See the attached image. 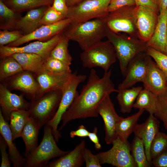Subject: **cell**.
Wrapping results in <instances>:
<instances>
[{"mask_svg": "<svg viewBox=\"0 0 167 167\" xmlns=\"http://www.w3.org/2000/svg\"><path fill=\"white\" fill-rule=\"evenodd\" d=\"M112 70L105 72L100 78L95 70L91 69L87 83L63 115L59 131L73 120L98 116L97 108L101 102L108 95L118 92L111 79Z\"/></svg>", "mask_w": 167, "mask_h": 167, "instance_id": "obj_1", "label": "cell"}, {"mask_svg": "<svg viewBox=\"0 0 167 167\" xmlns=\"http://www.w3.org/2000/svg\"><path fill=\"white\" fill-rule=\"evenodd\" d=\"M107 27L101 18L70 24L62 33L70 41L76 42L84 50L105 37Z\"/></svg>", "mask_w": 167, "mask_h": 167, "instance_id": "obj_2", "label": "cell"}, {"mask_svg": "<svg viewBox=\"0 0 167 167\" xmlns=\"http://www.w3.org/2000/svg\"><path fill=\"white\" fill-rule=\"evenodd\" d=\"M105 36L114 47L121 73L125 77L129 63L136 54L146 51L148 46L137 37L114 32L107 27Z\"/></svg>", "mask_w": 167, "mask_h": 167, "instance_id": "obj_3", "label": "cell"}, {"mask_svg": "<svg viewBox=\"0 0 167 167\" xmlns=\"http://www.w3.org/2000/svg\"><path fill=\"white\" fill-rule=\"evenodd\" d=\"M44 126L41 142L32 152L25 157L26 161L24 167H45L52 159L61 157L70 152L61 149L56 144L51 127L47 124Z\"/></svg>", "mask_w": 167, "mask_h": 167, "instance_id": "obj_4", "label": "cell"}, {"mask_svg": "<svg viewBox=\"0 0 167 167\" xmlns=\"http://www.w3.org/2000/svg\"><path fill=\"white\" fill-rule=\"evenodd\" d=\"M62 90L45 92L30 101L28 110L30 116L41 130L54 116L58 107Z\"/></svg>", "mask_w": 167, "mask_h": 167, "instance_id": "obj_5", "label": "cell"}, {"mask_svg": "<svg viewBox=\"0 0 167 167\" xmlns=\"http://www.w3.org/2000/svg\"><path fill=\"white\" fill-rule=\"evenodd\" d=\"M80 58L84 68L100 67L105 72L109 70L117 58L114 47L108 40L101 41L83 50Z\"/></svg>", "mask_w": 167, "mask_h": 167, "instance_id": "obj_6", "label": "cell"}, {"mask_svg": "<svg viewBox=\"0 0 167 167\" xmlns=\"http://www.w3.org/2000/svg\"><path fill=\"white\" fill-rule=\"evenodd\" d=\"M87 78L84 75L72 73L62 89V94L57 110L53 118L47 124L52 128L53 134L56 141L62 136L58 127L62 116L71 106L78 93L77 89L79 85Z\"/></svg>", "mask_w": 167, "mask_h": 167, "instance_id": "obj_7", "label": "cell"}, {"mask_svg": "<svg viewBox=\"0 0 167 167\" xmlns=\"http://www.w3.org/2000/svg\"><path fill=\"white\" fill-rule=\"evenodd\" d=\"M111 0H84L68 7L66 18L71 20V24L101 18L108 13L107 8Z\"/></svg>", "mask_w": 167, "mask_h": 167, "instance_id": "obj_8", "label": "cell"}, {"mask_svg": "<svg viewBox=\"0 0 167 167\" xmlns=\"http://www.w3.org/2000/svg\"><path fill=\"white\" fill-rule=\"evenodd\" d=\"M124 7L108 13L101 18L107 27L112 31L118 33L123 32L138 37L136 27L137 6Z\"/></svg>", "mask_w": 167, "mask_h": 167, "instance_id": "obj_9", "label": "cell"}, {"mask_svg": "<svg viewBox=\"0 0 167 167\" xmlns=\"http://www.w3.org/2000/svg\"><path fill=\"white\" fill-rule=\"evenodd\" d=\"M112 147L109 150L96 154L101 165L110 164L117 167H137L130 150V144L118 137L112 143Z\"/></svg>", "mask_w": 167, "mask_h": 167, "instance_id": "obj_10", "label": "cell"}, {"mask_svg": "<svg viewBox=\"0 0 167 167\" xmlns=\"http://www.w3.org/2000/svg\"><path fill=\"white\" fill-rule=\"evenodd\" d=\"M1 82L10 91H18L30 101L40 96L39 85L31 72L23 71Z\"/></svg>", "mask_w": 167, "mask_h": 167, "instance_id": "obj_11", "label": "cell"}, {"mask_svg": "<svg viewBox=\"0 0 167 167\" xmlns=\"http://www.w3.org/2000/svg\"><path fill=\"white\" fill-rule=\"evenodd\" d=\"M151 59L146 51L136 54L129 63L125 78L118 85V89L131 88L138 82L143 83Z\"/></svg>", "mask_w": 167, "mask_h": 167, "instance_id": "obj_12", "label": "cell"}, {"mask_svg": "<svg viewBox=\"0 0 167 167\" xmlns=\"http://www.w3.org/2000/svg\"><path fill=\"white\" fill-rule=\"evenodd\" d=\"M62 34L57 35L45 41H36L22 47L0 46V57L10 56L18 53L35 54L44 60L50 56V53L61 39Z\"/></svg>", "mask_w": 167, "mask_h": 167, "instance_id": "obj_13", "label": "cell"}, {"mask_svg": "<svg viewBox=\"0 0 167 167\" xmlns=\"http://www.w3.org/2000/svg\"><path fill=\"white\" fill-rule=\"evenodd\" d=\"M71 23V20L66 18L53 24L42 25L32 32L24 35L17 40L6 46L18 47L34 40L47 41L57 35L62 34Z\"/></svg>", "mask_w": 167, "mask_h": 167, "instance_id": "obj_14", "label": "cell"}, {"mask_svg": "<svg viewBox=\"0 0 167 167\" xmlns=\"http://www.w3.org/2000/svg\"><path fill=\"white\" fill-rule=\"evenodd\" d=\"M97 111L102 118L105 132V140L107 144L112 143L117 138L115 129L119 120L122 117L116 113L110 95H108L99 104Z\"/></svg>", "mask_w": 167, "mask_h": 167, "instance_id": "obj_15", "label": "cell"}, {"mask_svg": "<svg viewBox=\"0 0 167 167\" xmlns=\"http://www.w3.org/2000/svg\"><path fill=\"white\" fill-rule=\"evenodd\" d=\"M158 14L149 8L137 6L136 27L139 39L146 43L152 37L157 23Z\"/></svg>", "mask_w": 167, "mask_h": 167, "instance_id": "obj_16", "label": "cell"}, {"mask_svg": "<svg viewBox=\"0 0 167 167\" xmlns=\"http://www.w3.org/2000/svg\"><path fill=\"white\" fill-rule=\"evenodd\" d=\"M21 94L12 93L4 85L0 84V105L2 115L6 121H9L11 113L17 110H28L30 102L27 101Z\"/></svg>", "mask_w": 167, "mask_h": 167, "instance_id": "obj_17", "label": "cell"}, {"mask_svg": "<svg viewBox=\"0 0 167 167\" xmlns=\"http://www.w3.org/2000/svg\"><path fill=\"white\" fill-rule=\"evenodd\" d=\"M160 122L153 114L149 115L146 121L142 124H137L134 133L136 136L143 142L145 153L148 161L151 163L150 149L151 143L154 138L159 131Z\"/></svg>", "mask_w": 167, "mask_h": 167, "instance_id": "obj_18", "label": "cell"}, {"mask_svg": "<svg viewBox=\"0 0 167 167\" xmlns=\"http://www.w3.org/2000/svg\"><path fill=\"white\" fill-rule=\"evenodd\" d=\"M145 88L157 96L167 93V78L163 72L152 59L143 82Z\"/></svg>", "mask_w": 167, "mask_h": 167, "instance_id": "obj_19", "label": "cell"}, {"mask_svg": "<svg viewBox=\"0 0 167 167\" xmlns=\"http://www.w3.org/2000/svg\"><path fill=\"white\" fill-rule=\"evenodd\" d=\"M72 74H55L44 71L33 74L40 88L39 96L47 92L62 90Z\"/></svg>", "mask_w": 167, "mask_h": 167, "instance_id": "obj_20", "label": "cell"}, {"mask_svg": "<svg viewBox=\"0 0 167 167\" xmlns=\"http://www.w3.org/2000/svg\"><path fill=\"white\" fill-rule=\"evenodd\" d=\"M86 148L82 140L73 150L65 155L49 162L45 167H80L84 162V154Z\"/></svg>", "mask_w": 167, "mask_h": 167, "instance_id": "obj_21", "label": "cell"}, {"mask_svg": "<svg viewBox=\"0 0 167 167\" xmlns=\"http://www.w3.org/2000/svg\"><path fill=\"white\" fill-rule=\"evenodd\" d=\"M159 12L154 33L146 43L148 47L164 54L167 30V10Z\"/></svg>", "mask_w": 167, "mask_h": 167, "instance_id": "obj_22", "label": "cell"}, {"mask_svg": "<svg viewBox=\"0 0 167 167\" xmlns=\"http://www.w3.org/2000/svg\"><path fill=\"white\" fill-rule=\"evenodd\" d=\"M0 133L5 140L9 149L10 160L14 167L24 166L26 161L25 158L21 156L13 142L12 135L9 124L4 119L0 109Z\"/></svg>", "mask_w": 167, "mask_h": 167, "instance_id": "obj_23", "label": "cell"}, {"mask_svg": "<svg viewBox=\"0 0 167 167\" xmlns=\"http://www.w3.org/2000/svg\"><path fill=\"white\" fill-rule=\"evenodd\" d=\"M48 6H43L31 10L18 21L16 30L21 31L24 35L28 34L41 25L40 22Z\"/></svg>", "mask_w": 167, "mask_h": 167, "instance_id": "obj_24", "label": "cell"}, {"mask_svg": "<svg viewBox=\"0 0 167 167\" xmlns=\"http://www.w3.org/2000/svg\"><path fill=\"white\" fill-rule=\"evenodd\" d=\"M15 59L23 70L37 74L43 71L44 60L40 55L32 53H18L11 55Z\"/></svg>", "mask_w": 167, "mask_h": 167, "instance_id": "obj_25", "label": "cell"}, {"mask_svg": "<svg viewBox=\"0 0 167 167\" xmlns=\"http://www.w3.org/2000/svg\"><path fill=\"white\" fill-rule=\"evenodd\" d=\"M40 130L36 123L30 117L20 136L25 145V150L23 156L25 157L32 152L38 146L37 141Z\"/></svg>", "mask_w": 167, "mask_h": 167, "instance_id": "obj_26", "label": "cell"}, {"mask_svg": "<svg viewBox=\"0 0 167 167\" xmlns=\"http://www.w3.org/2000/svg\"><path fill=\"white\" fill-rule=\"evenodd\" d=\"M139 109L136 113L126 118L122 117L117 122L115 129L117 137L124 141H127L130 135L134 132L140 117L144 111Z\"/></svg>", "mask_w": 167, "mask_h": 167, "instance_id": "obj_27", "label": "cell"}, {"mask_svg": "<svg viewBox=\"0 0 167 167\" xmlns=\"http://www.w3.org/2000/svg\"><path fill=\"white\" fill-rule=\"evenodd\" d=\"M142 89V87L137 86L118 89L116 99L121 113H125L131 112L134 103Z\"/></svg>", "mask_w": 167, "mask_h": 167, "instance_id": "obj_28", "label": "cell"}, {"mask_svg": "<svg viewBox=\"0 0 167 167\" xmlns=\"http://www.w3.org/2000/svg\"><path fill=\"white\" fill-rule=\"evenodd\" d=\"M0 0V28L2 30H16V25L22 17L20 13L13 11Z\"/></svg>", "mask_w": 167, "mask_h": 167, "instance_id": "obj_29", "label": "cell"}, {"mask_svg": "<svg viewBox=\"0 0 167 167\" xmlns=\"http://www.w3.org/2000/svg\"><path fill=\"white\" fill-rule=\"evenodd\" d=\"M53 0H4L5 4L14 11L21 13L43 6H51Z\"/></svg>", "mask_w": 167, "mask_h": 167, "instance_id": "obj_30", "label": "cell"}, {"mask_svg": "<svg viewBox=\"0 0 167 167\" xmlns=\"http://www.w3.org/2000/svg\"><path fill=\"white\" fill-rule=\"evenodd\" d=\"M157 96L148 89L144 88L139 93L133 108L144 109L149 114H154L156 107Z\"/></svg>", "mask_w": 167, "mask_h": 167, "instance_id": "obj_31", "label": "cell"}, {"mask_svg": "<svg viewBox=\"0 0 167 167\" xmlns=\"http://www.w3.org/2000/svg\"><path fill=\"white\" fill-rule=\"evenodd\" d=\"M30 117L28 110H17L11 113L9 126L13 140L20 137L22 131Z\"/></svg>", "mask_w": 167, "mask_h": 167, "instance_id": "obj_32", "label": "cell"}, {"mask_svg": "<svg viewBox=\"0 0 167 167\" xmlns=\"http://www.w3.org/2000/svg\"><path fill=\"white\" fill-rule=\"evenodd\" d=\"M0 81L23 70L17 61L11 56L0 58Z\"/></svg>", "mask_w": 167, "mask_h": 167, "instance_id": "obj_33", "label": "cell"}, {"mask_svg": "<svg viewBox=\"0 0 167 167\" xmlns=\"http://www.w3.org/2000/svg\"><path fill=\"white\" fill-rule=\"evenodd\" d=\"M131 152L137 167H149L151 163L147 158L144 145L142 140L135 136L130 144Z\"/></svg>", "mask_w": 167, "mask_h": 167, "instance_id": "obj_34", "label": "cell"}, {"mask_svg": "<svg viewBox=\"0 0 167 167\" xmlns=\"http://www.w3.org/2000/svg\"><path fill=\"white\" fill-rule=\"evenodd\" d=\"M69 41L62 34L61 39L51 51L49 56L70 66L72 58L68 49Z\"/></svg>", "mask_w": 167, "mask_h": 167, "instance_id": "obj_35", "label": "cell"}, {"mask_svg": "<svg viewBox=\"0 0 167 167\" xmlns=\"http://www.w3.org/2000/svg\"><path fill=\"white\" fill-rule=\"evenodd\" d=\"M43 71L55 74L72 73L70 66L50 56L45 61Z\"/></svg>", "mask_w": 167, "mask_h": 167, "instance_id": "obj_36", "label": "cell"}, {"mask_svg": "<svg viewBox=\"0 0 167 167\" xmlns=\"http://www.w3.org/2000/svg\"><path fill=\"white\" fill-rule=\"evenodd\" d=\"M167 150V135L159 131L152 140L150 147V153L152 160Z\"/></svg>", "mask_w": 167, "mask_h": 167, "instance_id": "obj_37", "label": "cell"}, {"mask_svg": "<svg viewBox=\"0 0 167 167\" xmlns=\"http://www.w3.org/2000/svg\"><path fill=\"white\" fill-rule=\"evenodd\" d=\"M154 115L162 121L167 131V93L157 96L156 109Z\"/></svg>", "mask_w": 167, "mask_h": 167, "instance_id": "obj_38", "label": "cell"}, {"mask_svg": "<svg viewBox=\"0 0 167 167\" xmlns=\"http://www.w3.org/2000/svg\"><path fill=\"white\" fill-rule=\"evenodd\" d=\"M66 17L58 12L51 6H48L45 11L40 22L42 25H49L56 23Z\"/></svg>", "mask_w": 167, "mask_h": 167, "instance_id": "obj_39", "label": "cell"}, {"mask_svg": "<svg viewBox=\"0 0 167 167\" xmlns=\"http://www.w3.org/2000/svg\"><path fill=\"white\" fill-rule=\"evenodd\" d=\"M146 52L153 58L157 66L163 72L167 78V56L148 46Z\"/></svg>", "mask_w": 167, "mask_h": 167, "instance_id": "obj_40", "label": "cell"}, {"mask_svg": "<svg viewBox=\"0 0 167 167\" xmlns=\"http://www.w3.org/2000/svg\"><path fill=\"white\" fill-rule=\"evenodd\" d=\"M24 35L22 32L20 30H1L0 31V46L6 45L16 41Z\"/></svg>", "mask_w": 167, "mask_h": 167, "instance_id": "obj_41", "label": "cell"}, {"mask_svg": "<svg viewBox=\"0 0 167 167\" xmlns=\"http://www.w3.org/2000/svg\"><path fill=\"white\" fill-rule=\"evenodd\" d=\"M84 162L86 167H101L99 161L96 155L92 153L91 151L86 148L84 154Z\"/></svg>", "mask_w": 167, "mask_h": 167, "instance_id": "obj_42", "label": "cell"}, {"mask_svg": "<svg viewBox=\"0 0 167 167\" xmlns=\"http://www.w3.org/2000/svg\"><path fill=\"white\" fill-rule=\"evenodd\" d=\"M7 143L3 137L0 136V150L1 156V167H10L11 162L6 152Z\"/></svg>", "mask_w": 167, "mask_h": 167, "instance_id": "obj_43", "label": "cell"}, {"mask_svg": "<svg viewBox=\"0 0 167 167\" xmlns=\"http://www.w3.org/2000/svg\"><path fill=\"white\" fill-rule=\"evenodd\" d=\"M135 4L134 0H111L108 7V13L121 8Z\"/></svg>", "mask_w": 167, "mask_h": 167, "instance_id": "obj_44", "label": "cell"}, {"mask_svg": "<svg viewBox=\"0 0 167 167\" xmlns=\"http://www.w3.org/2000/svg\"><path fill=\"white\" fill-rule=\"evenodd\" d=\"M67 0H53L52 7L58 12L61 13L66 18L68 11Z\"/></svg>", "mask_w": 167, "mask_h": 167, "instance_id": "obj_45", "label": "cell"}, {"mask_svg": "<svg viewBox=\"0 0 167 167\" xmlns=\"http://www.w3.org/2000/svg\"><path fill=\"white\" fill-rule=\"evenodd\" d=\"M151 164L155 167H167V150L152 159Z\"/></svg>", "mask_w": 167, "mask_h": 167, "instance_id": "obj_46", "label": "cell"}, {"mask_svg": "<svg viewBox=\"0 0 167 167\" xmlns=\"http://www.w3.org/2000/svg\"><path fill=\"white\" fill-rule=\"evenodd\" d=\"M134 0L136 6H141L149 8L158 13V6L153 0Z\"/></svg>", "mask_w": 167, "mask_h": 167, "instance_id": "obj_47", "label": "cell"}, {"mask_svg": "<svg viewBox=\"0 0 167 167\" xmlns=\"http://www.w3.org/2000/svg\"><path fill=\"white\" fill-rule=\"evenodd\" d=\"M90 132L83 125L79 126L75 131H72L70 132V136L71 138L77 136L80 137H88Z\"/></svg>", "mask_w": 167, "mask_h": 167, "instance_id": "obj_48", "label": "cell"}, {"mask_svg": "<svg viewBox=\"0 0 167 167\" xmlns=\"http://www.w3.org/2000/svg\"><path fill=\"white\" fill-rule=\"evenodd\" d=\"M97 128L95 126L94 127L93 131L89 132L88 136L91 141L94 144L95 148L97 150L101 149V146L99 142L97 135Z\"/></svg>", "mask_w": 167, "mask_h": 167, "instance_id": "obj_49", "label": "cell"}, {"mask_svg": "<svg viewBox=\"0 0 167 167\" xmlns=\"http://www.w3.org/2000/svg\"><path fill=\"white\" fill-rule=\"evenodd\" d=\"M159 9V12L167 10V0H160Z\"/></svg>", "mask_w": 167, "mask_h": 167, "instance_id": "obj_50", "label": "cell"}, {"mask_svg": "<svg viewBox=\"0 0 167 167\" xmlns=\"http://www.w3.org/2000/svg\"><path fill=\"white\" fill-rule=\"evenodd\" d=\"M84 0H67L66 3L68 7L75 5Z\"/></svg>", "mask_w": 167, "mask_h": 167, "instance_id": "obj_51", "label": "cell"}, {"mask_svg": "<svg viewBox=\"0 0 167 167\" xmlns=\"http://www.w3.org/2000/svg\"><path fill=\"white\" fill-rule=\"evenodd\" d=\"M164 54L167 56V30L166 37V41L165 46V52Z\"/></svg>", "mask_w": 167, "mask_h": 167, "instance_id": "obj_52", "label": "cell"}, {"mask_svg": "<svg viewBox=\"0 0 167 167\" xmlns=\"http://www.w3.org/2000/svg\"><path fill=\"white\" fill-rule=\"evenodd\" d=\"M154 2L158 5L159 7V4L160 0H153Z\"/></svg>", "mask_w": 167, "mask_h": 167, "instance_id": "obj_53", "label": "cell"}]
</instances>
